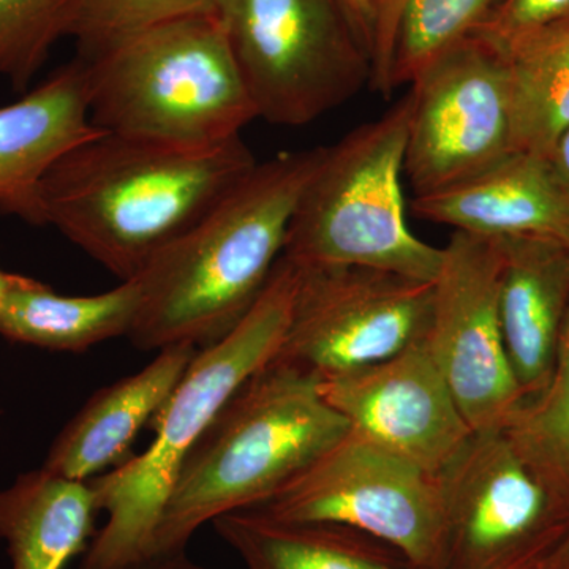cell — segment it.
<instances>
[{
	"mask_svg": "<svg viewBox=\"0 0 569 569\" xmlns=\"http://www.w3.org/2000/svg\"><path fill=\"white\" fill-rule=\"evenodd\" d=\"M507 429L569 492V310L548 388L523 403Z\"/></svg>",
	"mask_w": 569,
	"mask_h": 569,
	"instance_id": "obj_24",
	"label": "cell"
},
{
	"mask_svg": "<svg viewBox=\"0 0 569 569\" xmlns=\"http://www.w3.org/2000/svg\"><path fill=\"white\" fill-rule=\"evenodd\" d=\"M410 86L403 174L415 197L471 178L518 152L508 66L492 37L470 33Z\"/></svg>",
	"mask_w": 569,
	"mask_h": 569,
	"instance_id": "obj_9",
	"label": "cell"
},
{
	"mask_svg": "<svg viewBox=\"0 0 569 569\" xmlns=\"http://www.w3.org/2000/svg\"><path fill=\"white\" fill-rule=\"evenodd\" d=\"M198 348H163L140 372L97 391L52 441L43 468L89 481L133 458L132 447L192 365Z\"/></svg>",
	"mask_w": 569,
	"mask_h": 569,
	"instance_id": "obj_17",
	"label": "cell"
},
{
	"mask_svg": "<svg viewBox=\"0 0 569 569\" xmlns=\"http://www.w3.org/2000/svg\"><path fill=\"white\" fill-rule=\"evenodd\" d=\"M100 512L91 481H77L47 468L28 471L0 490V539L11 569H63L84 556Z\"/></svg>",
	"mask_w": 569,
	"mask_h": 569,
	"instance_id": "obj_18",
	"label": "cell"
},
{
	"mask_svg": "<svg viewBox=\"0 0 569 569\" xmlns=\"http://www.w3.org/2000/svg\"><path fill=\"white\" fill-rule=\"evenodd\" d=\"M569 18V0H500L492 17L477 31L505 39Z\"/></svg>",
	"mask_w": 569,
	"mask_h": 569,
	"instance_id": "obj_26",
	"label": "cell"
},
{
	"mask_svg": "<svg viewBox=\"0 0 569 569\" xmlns=\"http://www.w3.org/2000/svg\"><path fill=\"white\" fill-rule=\"evenodd\" d=\"M257 119L305 127L372 81V58L339 0H217Z\"/></svg>",
	"mask_w": 569,
	"mask_h": 569,
	"instance_id": "obj_7",
	"label": "cell"
},
{
	"mask_svg": "<svg viewBox=\"0 0 569 569\" xmlns=\"http://www.w3.org/2000/svg\"><path fill=\"white\" fill-rule=\"evenodd\" d=\"M217 0H81L70 37L80 54L121 39L149 26L211 13Z\"/></svg>",
	"mask_w": 569,
	"mask_h": 569,
	"instance_id": "obj_25",
	"label": "cell"
},
{
	"mask_svg": "<svg viewBox=\"0 0 569 569\" xmlns=\"http://www.w3.org/2000/svg\"><path fill=\"white\" fill-rule=\"evenodd\" d=\"M296 283L298 268L280 258L244 320L219 342L198 350L151 419V447L89 479L107 522L86 550L80 569H126L152 556L157 527L183 460L224 403L279 353Z\"/></svg>",
	"mask_w": 569,
	"mask_h": 569,
	"instance_id": "obj_4",
	"label": "cell"
},
{
	"mask_svg": "<svg viewBox=\"0 0 569 569\" xmlns=\"http://www.w3.org/2000/svg\"><path fill=\"white\" fill-rule=\"evenodd\" d=\"M78 58L92 126L104 132L212 146L257 119L216 11L149 26Z\"/></svg>",
	"mask_w": 569,
	"mask_h": 569,
	"instance_id": "obj_5",
	"label": "cell"
},
{
	"mask_svg": "<svg viewBox=\"0 0 569 569\" xmlns=\"http://www.w3.org/2000/svg\"><path fill=\"white\" fill-rule=\"evenodd\" d=\"M81 0H0V77L26 92L48 56L70 37Z\"/></svg>",
	"mask_w": 569,
	"mask_h": 569,
	"instance_id": "obj_23",
	"label": "cell"
},
{
	"mask_svg": "<svg viewBox=\"0 0 569 569\" xmlns=\"http://www.w3.org/2000/svg\"><path fill=\"white\" fill-rule=\"evenodd\" d=\"M542 569H569V537Z\"/></svg>",
	"mask_w": 569,
	"mask_h": 569,
	"instance_id": "obj_32",
	"label": "cell"
},
{
	"mask_svg": "<svg viewBox=\"0 0 569 569\" xmlns=\"http://www.w3.org/2000/svg\"><path fill=\"white\" fill-rule=\"evenodd\" d=\"M427 222L489 239L545 238L569 247V186L550 157L512 152L481 173L418 194Z\"/></svg>",
	"mask_w": 569,
	"mask_h": 569,
	"instance_id": "obj_14",
	"label": "cell"
},
{
	"mask_svg": "<svg viewBox=\"0 0 569 569\" xmlns=\"http://www.w3.org/2000/svg\"><path fill=\"white\" fill-rule=\"evenodd\" d=\"M212 523L247 569H418L387 542L336 523L272 518L254 508Z\"/></svg>",
	"mask_w": 569,
	"mask_h": 569,
	"instance_id": "obj_19",
	"label": "cell"
},
{
	"mask_svg": "<svg viewBox=\"0 0 569 569\" xmlns=\"http://www.w3.org/2000/svg\"><path fill=\"white\" fill-rule=\"evenodd\" d=\"M403 0H372L373 52L372 86L376 91L389 96V70H391L392 41Z\"/></svg>",
	"mask_w": 569,
	"mask_h": 569,
	"instance_id": "obj_27",
	"label": "cell"
},
{
	"mask_svg": "<svg viewBox=\"0 0 569 569\" xmlns=\"http://www.w3.org/2000/svg\"><path fill=\"white\" fill-rule=\"evenodd\" d=\"M411 96L326 148L299 198L282 257L298 268L365 266L433 282L443 249L408 228L402 176Z\"/></svg>",
	"mask_w": 569,
	"mask_h": 569,
	"instance_id": "obj_6",
	"label": "cell"
},
{
	"mask_svg": "<svg viewBox=\"0 0 569 569\" xmlns=\"http://www.w3.org/2000/svg\"><path fill=\"white\" fill-rule=\"evenodd\" d=\"M258 511L348 527L387 542L418 569H440L443 507L438 477L348 430Z\"/></svg>",
	"mask_w": 569,
	"mask_h": 569,
	"instance_id": "obj_10",
	"label": "cell"
},
{
	"mask_svg": "<svg viewBox=\"0 0 569 569\" xmlns=\"http://www.w3.org/2000/svg\"><path fill=\"white\" fill-rule=\"evenodd\" d=\"M347 432L346 419L321 395L320 378L269 362L224 403L183 460L152 556L186 550L204 523L261 507Z\"/></svg>",
	"mask_w": 569,
	"mask_h": 569,
	"instance_id": "obj_3",
	"label": "cell"
},
{
	"mask_svg": "<svg viewBox=\"0 0 569 569\" xmlns=\"http://www.w3.org/2000/svg\"><path fill=\"white\" fill-rule=\"evenodd\" d=\"M97 132L80 58L0 107V213L39 227L41 179L62 153Z\"/></svg>",
	"mask_w": 569,
	"mask_h": 569,
	"instance_id": "obj_16",
	"label": "cell"
},
{
	"mask_svg": "<svg viewBox=\"0 0 569 569\" xmlns=\"http://www.w3.org/2000/svg\"><path fill=\"white\" fill-rule=\"evenodd\" d=\"M140 299L134 279L100 295L62 296L22 276L0 310V337L43 350L84 353L107 340L129 337Z\"/></svg>",
	"mask_w": 569,
	"mask_h": 569,
	"instance_id": "obj_20",
	"label": "cell"
},
{
	"mask_svg": "<svg viewBox=\"0 0 569 569\" xmlns=\"http://www.w3.org/2000/svg\"><path fill=\"white\" fill-rule=\"evenodd\" d=\"M326 148L280 152L146 266L134 280L140 309L129 339L140 350L219 342L263 295L288 227Z\"/></svg>",
	"mask_w": 569,
	"mask_h": 569,
	"instance_id": "obj_2",
	"label": "cell"
},
{
	"mask_svg": "<svg viewBox=\"0 0 569 569\" xmlns=\"http://www.w3.org/2000/svg\"><path fill=\"white\" fill-rule=\"evenodd\" d=\"M432 301L433 282L381 269L298 268L290 320L272 361L318 378L383 361L425 340Z\"/></svg>",
	"mask_w": 569,
	"mask_h": 569,
	"instance_id": "obj_11",
	"label": "cell"
},
{
	"mask_svg": "<svg viewBox=\"0 0 569 569\" xmlns=\"http://www.w3.org/2000/svg\"><path fill=\"white\" fill-rule=\"evenodd\" d=\"M550 160L556 164L557 171H559L563 181L569 186V130L557 142Z\"/></svg>",
	"mask_w": 569,
	"mask_h": 569,
	"instance_id": "obj_30",
	"label": "cell"
},
{
	"mask_svg": "<svg viewBox=\"0 0 569 569\" xmlns=\"http://www.w3.org/2000/svg\"><path fill=\"white\" fill-rule=\"evenodd\" d=\"M493 40L508 66L516 151L550 157L569 130V18Z\"/></svg>",
	"mask_w": 569,
	"mask_h": 569,
	"instance_id": "obj_21",
	"label": "cell"
},
{
	"mask_svg": "<svg viewBox=\"0 0 569 569\" xmlns=\"http://www.w3.org/2000/svg\"><path fill=\"white\" fill-rule=\"evenodd\" d=\"M257 163L241 137L186 146L100 130L41 179L39 227L56 228L126 282Z\"/></svg>",
	"mask_w": 569,
	"mask_h": 569,
	"instance_id": "obj_1",
	"label": "cell"
},
{
	"mask_svg": "<svg viewBox=\"0 0 569 569\" xmlns=\"http://www.w3.org/2000/svg\"><path fill=\"white\" fill-rule=\"evenodd\" d=\"M498 241L501 336L527 403L545 392L556 366L569 310V247L545 238Z\"/></svg>",
	"mask_w": 569,
	"mask_h": 569,
	"instance_id": "obj_15",
	"label": "cell"
},
{
	"mask_svg": "<svg viewBox=\"0 0 569 569\" xmlns=\"http://www.w3.org/2000/svg\"><path fill=\"white\" fill-rule=\"evenodd\" d=\"M126 569H206L194 563L186 556V550L178 552L159 553V556L149 557V559L138 561L132 567Z\"/></svg>",
	"mask_w": 569,
	"mask_h": 569,
	"instance_id": "obj_29",
	"label": "cell"
},
{
	"mask_svg": "<svg viewBox=\"0 0 569 569\" xmlns=\"http://www.w3.org/2000/svg\"><path fill=\"white\" fill-rule=\"evenodd\" d=\"M498 239L455 231L433 280L425 343L473 432L507 427L522 407L498 316Z\"/></svg>",
	"mask_w": 569,
	"mask_h": 569,
	"instance_id": "obj_12",
	"label": "cell"
},
{
	"mask_svg": "<svg viewBox=\"0 0 569 569\" xmlns=\"http://www.w3.org/2000/svg\"><path fill=\"white\" fill-rule=\"evenodd\" d=\"M500 0H403L392 41L389 91L415 78L492 17Z\"/></svg>",
	"mask_w": 569,
	"mask_h": 569,
	"instance_id": "obj_22",
	"label": "cell"
},
{
	"mask_svg": "<svg viewBox=\"0 0 569 569\" xmlns=\"http://www.w3.org/2000/svg\"><path fill=\"white\" fill-rule=\"evenodd\" d=\"M348 21L362 47L372 58L373 52V11L372 0H339Z\"/></svg>",
	"mask_w": 569,
	"mask_h": 569,
	"instance_id": "obj_28",
	"label": "cell"
},
{
	"mask_svg": "<svg viewBox=\"0 0 569 569\" xmlns=\"http://www.w3.org/2000/svg\"><path fill=\"white\" fill-rule=\"evenodd\" d=\"M320 391L351 433L433 477L475 433L425 340L383 361L320 378Z\"/></svg>",
	"mask_w": 569,
	"mask_h": 569,
	"instance_id": "obj_13",
	"label": "cell"
},
{
	"mask_svg": "<svg viewBox=\"0 0 569 569\" xmlns=\"http://www.w3.org/2000/svg\"><path fill=\"white\" fill-rule=\"evenodd\" d=\"M440 569H542L569 537V492L507 427L475 432L440 475Z\"/></svg>",
	"mask_w": 569,
	"mask_h": 569,
	"instance_id": "obj_8",
	"label": "cell"
},
{
	"mask_svg": "<svg viewBox=\"0 0 569 569\" xmlns=\"http://www.w3.org/2000/svg\"><path fill=\"white\" fill-rule=\"evenodd\" d=\"M21 279L22 276L11 274V272L3 271V269L0 268V310H2L7 299H9L11 291L21 282Z\"/></svg>",
	"mask_w": 569,
	"mask_h": 569,
	"instance_id": "obj_31",
	"label": "cell"
}]
</instances>
